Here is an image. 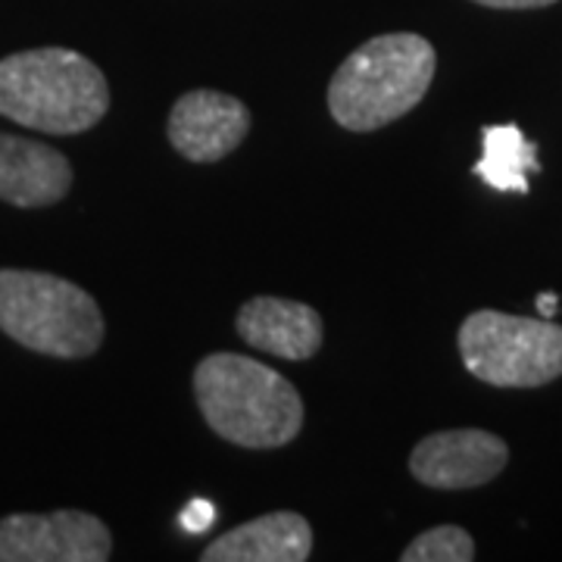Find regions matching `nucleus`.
Wrapping results in <instances>:
<instances>
[{"label": "nucleus", "instance_id": "1a4fd4ad", "mask_svg": "<svg viewBox=\"0 0 562 562\" xmlns=\"http://www.w3.org/2000/svg\"><path fill=\"white\" fill-rule=\"evenodd\" d=\"M235 328L250 347L291 362L313 360L325 338L319 310L284 297H250L238 310Z\"/></svg>", "mask_w": 562, "mask_h": 562}, {"label": "nucleus", "instance_id": "4468645a", "mask_svg": "<svg viewBox=\"0 0 562 562\" xmlns=\"http://www.w3.org/2000/svg\"><path fill=\"white\" fill-rule=\"evenodd\" d=\"M213 522H216V506L206 501H191L188 503V509L181 513V525H184L188 531H194V535Z\"/></svg>", "mask_w": 562, "mask_h": 562}, {"label": "nucleus", "instance_id": "2eb2a0df", "mask_svg": "<svg viewBox=\"0 0 562 562\" xmlns=\"http://www.w3.org/2000/svg\"><path fill=\"white\" fill-rule=\"evenodd\" d=\"M479 7L487 10H543V7H553L560 0H472Z\"/></svg>", "mask_w": 562, "mask_h": 562}, {"label": "nucleus", "instance_id": "7ed1b4c3", "mask_svg": "<svg viewBox=\"0 0 562 562\" xmlns=\"http://www.w3.org/2000/svg\"><path fill=\"white\" fill-rule=\"evenodd\" d=\"M110 110L98 63L69 47H35L0 60V116L47 135H79Z\"/></svg>", "mask_w": 562, "mask_h": 562}, {"label": "nucleus", "instance_id": "9b49d317", "mask_svg": "<svg viewBox=\"0 0 562 562\" xmlns=\"http://www.w3.org/2000/svg\"><path fill=\"white\" fill-rule=\"evenodd\" d=\"M313 557V525L301 513L279 509L220 535L203 562H306Z\"/></svg>", "mask_w": 562, "mask_h": 562}, {"label": "nucleus", "instance_id": "423d86ee", "mask_svg": "<svg viewBox=\"0 0 562 562\" xmlns=\"http://www.w3.org/2000/svg\"><path fill=\"white\" fill-rule=\"evenodd\" d=\"M113 535L81 509L13 513L0 519V562H106Z\"/></svg>", "mask_w": 562, "mask_h": 562}, {"label": "nucleus", "instance_id": "0eeeda50", "mask_svg": "<svg viewBox=\"0 0 562 562\" xmlns=\"http://www.w3.org/2000/svg\"><path fill=\"white\" fill-rule=\"evenodd\" d=\"M509 462V443L484 428H447L409 453L413 479L435 491H472L494 482Z\"/></svg>", "mask_w": 562, "mask_h": 562}, {"label": "nucleus", "instance_id": "6e6552de", "mask_svg": "<svg viewBox=\"0 0 562 562\" xmlns=\"http://www.w3.org/2000/svg\"><path fill=\"white\" fill-rule=\"evenodd\" d=\"M250 125L254 116L244 101L225 91L198 88L172 103L166 135L188 162H220L241 147Z\"/></svg>", "mask_w": 562, "mask_h": 562}, {"label": "nucleus", "instance_id": "39448f33", "mask_svg": "<svg viewBox=\"0 0 562 562\" xmlns=\"http://www.w3.org/2000/svg\"><path fill=\"white\" fill-rule=\"evenodd\" d=\"M462 366L491 387H543L562 375V325L475 310L457 335Z\"/></svg>", "mask_w": 562, "mask_h": 562}, {"label": "nucleus", "instance_id": "ddd939ff", "mask_svg": "<svg viewBox=\"0 0 562 562\" xmlns=\"http://www.w3.org/2000/svg\"><path fill=\"white\" fill-rule=\"evenodd\" d=\"M475 541L462 525H435L413 538L401 553V562H472Z\"/></svg>", "mask_w": 562, "mask_h": 562}, {"label": "nucleus", "instance_id": "dca6fc26", "mask_svg": "<svg viewBox=\"0 0 562 562\" xmlns=\"http://www.w3.org/2000/svg\"><path fill=\"white\" fill-rule=\"evenodd\" d=\"M538 310H541V319H553L557 316V294H538Z\"/></svg>", "mask_w": 562, "mask_h": 562}, {"label": "nucleus", "instance_id": "20e7f679", "mask_svg": "<svg viewBox=\"0 0 562 562\" xmlns=\"http://www.w3.org/2000/svg\"><path fill=\"white\" fill-rule=\"evenodd\" d=\"M0 331L44 357L85 360L101 350L106 322L98 301L76 281L35 269H0Z\"/></svg>", "mask_w": 562, "mask_h": 562}, {"label": "nucleus", "instance_id": "9d476101", "mask_svg": "<svg viewBox=\"0 0 562 562\" xmlns=\"http://www.w3.org/2000/svg\"><path fill=\"white\" fill-rule=\"evenodd\" d=\"M72 188V162L50 144L0 132V201L38 210L60 203Z\"/></svg>", "mask_w": 562, "mask_h": 562}, {"label": "nucleus", "instance_id": "f8f14e48", "mask_svg": "<svg viewBox=\"0 0 562 562\" xmlns=\"http://www.w3.org/2000/svg\"><path fill=\"white\" fill-rule=\"evenodd\" d=\"M484 154L472 172L506 194H528V176L541 172L538 147L525 138L519 125H484Z\"/></svg>", "mask_w": 562, "mask_h": 562}, {"label": "nucleus", "instance_id": "f257e3e1", "mask_svg": "<svg viewBox=\"0 0 562 562\" xmlns=\"http://www.w3.org/2000/svg\"><path fill=\"white\" fill-rule=\"evenodd\" d=\"M194 397L203 422L222 441L244 450H279L301 435V391L244 353H210L194 369Z\"/></svg>", "mask_w": 562, "mask_h": 562}, {"label": "nucleus", "instance_id": "f03ea898", "mask_svg": "<svg viewBox=\"0 0 562 562\" xmlns=\"http://www.w3.org/2000/svg\"><path fill=\"white\" fill-rule=\"evenodd\" d=\"M435 72L438 54L416 32L369 38L328 81V113L347 132H379L419 106Z\"/></svg>", "mask_w": 562, "mask_h": 562}]
</instances>
